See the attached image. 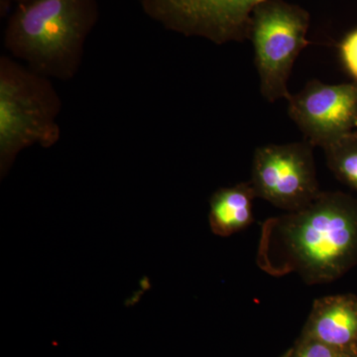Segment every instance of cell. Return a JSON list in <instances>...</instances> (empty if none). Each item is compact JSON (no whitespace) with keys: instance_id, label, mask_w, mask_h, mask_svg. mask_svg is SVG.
<instances>
[{"instance_id":"1","label":"cell","mask_w":357,"mask_h":357,"mask_svg":"<svg viewBox=\"0 0 357 357\" xmlns=\"http://www.w3.org/2000/svg\"><path fill=\"white\" fill-rule=\"evenodd\" d=\"M357 261V201L321 192L306 208L262 225L257 264L273 276L297 273L307 285L330 283Z\"/></svg>"},{"instance_id":"2","label":"cell","mask_w":357,"mask_h":357,"mask_svg":"<svg viewBox=\"0 0 357 357\" xmlns=\"http://www.w3.org/2000/svg\"><path fill=\"white\" fill-rule=\"evenodd\" d=\"M98 17L96 0H31L9 17L4 48L42 76L70 81L79 73Z\"/></svg>"},{"instance_id":"3","label":"cell","mask_w":357,"mask_h":357,"mask_svg":"<svg viewBox=\"0 0 357 357\" xmlns=\"http://www.w3.org/2000/svg\"><path fill=\"white\" fill-rule=\"evenodd\" d=\"M62 100L52 79L9 55L0 57V175L26 148L57 144Z\"/></svg>"},{"instance_id":"4","label":"cell","mask_w":357,"mask_h":357,"mask_svg":"<svg viewBox=\"0 0 357 357\" xmlns=\"http://www.w3.org/2000/svg\"><path fill=\"white\" fill-rule=\"evenodd\" d=\"M311 16L285 0H264L251 16L249 40L255 50L260 93L269 102L288 100L294 64L310 42Z\"/></svg>"},{"instance_id":"5","label":"cell","mask_w":357,"mask_h":357,"mask_svg":"<svg viewBox=\"0 0 357 357\" xmlns=\"http://www.w3.org/2000/svg\"><path fill=\"white\" fill-rule=\"evenodd\" d=\"M312 149L307 140L258 147L250 180L256 197L286 211L306 208L321 192Z\"/></svg>"},{"instance_id":"6","label":"cell","mask_w":357,"mask_h":357,"mask_svg":"<svg viewBox=\"0 0 357 357\" xmlns=\"http://www.w3.org/2000/svg\"><path fill=\"white\" fill-rule=\"evenodd\" d=\"M264 0H140L143 11L167 30L215 45L246 41L251 16Z\"/></svg>"},{"instance_id":"7","label":"cell","mask_w":357,"mask_h":357,"mask_svg":"<svg viewBox=\"0 0 357 357\" xmlns=\"http://www.w3.org/2000/svg\"><path fill=\"white\" fill-rule=\"evenodd\" d=\"M287 102L289 116L314 147L324 148L357 129V82L312 79Z\"/></svg>"},{"instance_id":"8","label":"cell","mask_w":357,"mask_h":357,"mask_svg":"<svg viewBox=\"0 0 357 357\" xmlns=\"http://www.w3.org/2000/svg\"><path fill=\"white\" fill-rule=\"evenodd\" d=\"M302 335L344 354H357V297L326 296L314 301Z\"/></svg>"},{"instance_id":"9","label":"cell","mask_w":357,"mask_h":357,"mask_svg":"<svg viewBox=\"0 0 357 357\" xmlns=\"http://www.w3.org/2000/svg\"><path fill=\"white\" fill-rule=\"evenodd\" d=\"M257 198L249 182L220 188L210 199L211 230L220 237H229L245 229L255 222L253 202Z\"/></svg>"},{"instance_id":"10","label":"cell","mask_w":357,"mask_h":357,"mask_svg":"<svg viewBox=\"0 0 357 357\" xmlns=\"http://www.w3.org/2000/svg\"><path fill=\"white\" fill-rule=\"evenodd\" d=\"M328 168L357 192V129L323 148Z\"/></svg>"},{"instance_id":"11","label":"cell","mask_w":357,"mask_h":357,"mask_svg":"<svg viewBox=\"0 0 357 357\" xmlns=\"http://www.w3.org/2000/svg\"><path fill=\"white\" fill-rule=\"evenodd\" d=\"M344 354L325 342L302 335L295 347L289 351V357H342Z\"/></svg>"},{"instance_id":"12","label":"cell","mask_w":357,"mask_h":357,"mask_svg":"<svg viewBox=\"0 0 357 357\" xmlns=\"http://www.w3.org/2000/svg\"><path fill=\"white\" fill-rule=\"evenodd\" d=\"M338 50L344 69L357 82V28L345 35Z\"/></svg>"},{"instance_id":"13","label":"cell","mask_w":357,"mask_h":357,"mask_svg":"<svg viewBox=\"0 0 357 357\" xmlns=\"http://www.w3.org/2000/svg\"><path fill=\"white\" fill-rule=\"evenodd\" d=\"M31 1V0H1V10H6L7 7L9 6L10 3H16L17 6L20 4L26 3V2Z\"/></svg>"},{"instance_id":"14","label":"cell","mask_w":357,"mask_h":357,"mask_svg":"<svg viewBox=\"0 0 357 357\" xmlns=\"http://www.w3.org/2000/svg\"><path fill=\"white\" fill-rule=\"evenodd\" d=\"M342 357H357V354H344Z\"/></svg>"},{"instance_id":"15","label":"cell","mask_w":357,"mask_h":357,"mask_svg":"<svg viewBox=\"0 0 357 357\" xmlns=\"http://www.w3.org/2000/svg\"><path fill=\"white\" fill-rule=\"evenodd\" d=\"M282 357H289V351L286 352V354Z\"/></svg>"}]
</instances>
